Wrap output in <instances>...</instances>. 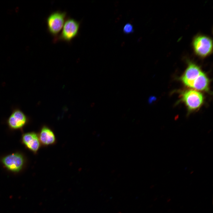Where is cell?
I'll list each match as a JSON object with an SVG mask.
<instances>
[{"instance_id": "cell-1", "label": "cell", "mask_w": 213, "mask_h": 213, "mask_svg": "<svg viewBox=\"0 0 213 213\" xmlns=\"http://www.w3.org/2000/svg\"><path fill=\"white\" fill-rule=\"evenodd\" d=\"M187 67L181 80L185 86L196 90H209V80L200 68L193 62L188 61Z\"/></svg>"}, {"instance_id": "cell-2", "label": "cell", "mask_w": 213, "mask_h": 213, "mask_svg": "<svg viewBox=\"0 0 213 213\" xmlns=\"http://www.w3.org/2000/svg\"><path fill=\"white\" fill-rule=\"evenodd\" d=\"M192 45L194 54L200 58H206L212 53L213 41L208 36L196 35L193 39Z\"/></svg>"}, {"instance_id": "cell-3", "label": "cell", "mask_w": 213, "mask_h": 213, "mask_svg": "<svg viewBox=\"0 0 213 213\" xmlns=\"http://www.w3.org/2000/svg\"><path fill=\"white\" fill-rule=\"evenodd\" d=\"M66 15V12L59 11L53 12L47 17L46 22L48 31L54 38L62 28Z\"/></svg>"}, {"instance_id": "cell-4", "label": "cell", "mask_w": 213, "mask_h": 213, "mask_svg": "<svg viewBox=\"0 0 213 213\" xmlns=\"http://www.w3.org/2000/svg\"><path fill=\"white\" fill-rule=\"evenodd\" d=\"M80 25V22L74 19L68 18L66 20L61 33L54 38V42L59 41L70 42L78 35Z\"/></svg>"}, {"instance_id": "cell-5", "label": "cell", "mask_w": 213, "mask_h": 213, "mask_svg": "<svg viewBox=\"0 0 213 213\" xmlns=\"http://www.w3.org/2000/svg\"><path fill=\"white\" fill-rule=\"evenodd\" d=\"M181 99L190 111L199 109L204 102V97L199 91L193 89L186 90L181 94Z\"/></svg>"}, {"instance_id": "cell-6", "label": "cell", "mask_w": 213, "mask_h": 213, "mask_svg": "<svg viewBox=\"0 0 213 213\" xmlns=\"http://www.w3.org/2000/svg\"><path fill=\"white\" fill-rule=\"evenodd\" d=\"M2 161L3 164L9 170L14 172H17L22 168L24 160L21 154L14 153L4 157Z\"/></svg>"}, {"instance_id": "cell-7", "label": "cell", "mask_w": 213, "mask_h": 213, "mask_svg": "<svg viewBox=\"0 0 213 213\" xmlns=\"http://www.w3.org/2000/svg\"><path fill=\"white\" fill-rule=\"evenodd\" d=\"M27 118L24 112L19 109L12 112L8 120V123L11 128L17 129L22 128L26 124Z\"/></svg>"}, {"instance_id": "cell-8", "label": "cell", "mask_w": 213, "mask_h": 213, "mask_svg": "<svg viewBox=\"0 0 213 213\" xmlns=\"http://www.w3.org/2000/svg\"><path fill=\"white\" fill-rule=\"evenodd\" d=\"M23 143L28 148L32 151L36 152L39 149L40 143L38 136L34 132L24 134L22 138Z\"/></svg>"}, {"instance_id": "cell-9", "label": "cell", "mask_w": 213, "mask_h": 213, "mask_svg": "<svg viewBox=\"0 0 213 213\" xmlns=\"http://www.w3.org/2000/svg\"><path fill=\"white\" fill-rule=\"evenodd\" d=\"M38 138L40 143L44 146L54 144L56 141L55 136L53 131L46 125L41 128Z\"/></svg>"}, {"instance_id": "cell-10", "label": "cell", "mask_w": 213, "mask_h": 213, "mask_svg": "<svg viewBox=\"0 0 213 213\" xmlns=\"http://www.w3.org/2000/svg\"><path fill=\"white\" fill-rule=\"evenodd\" d=\"M124 32L126 34L130 33L133 31V27L132 25L130 23L126 24L123 28Z\"/></svg>"}]
</instances>
